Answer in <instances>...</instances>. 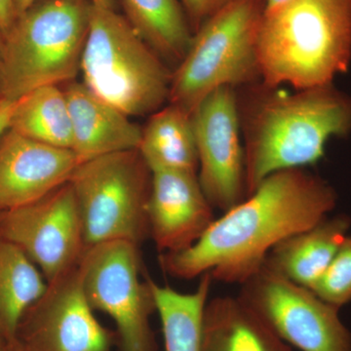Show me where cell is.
Segmentation results:
<instances>
[{"mask_svg":"<svg viewBox=\"0 0 351 351\" xmlns=\"http://www.w3.org/2000/svg\"><path fill=\"white\" fill-rule=\"evenodd\" d=\"M336 191L304 169L279 171L219 219L193 246L160 254L168 276L243 284L262 269L270 250L284 239L313 228L337 205Z\"/></svg>","mask_w":351,"mask_h":351,"instance_id":"1","label":"cell"},{"mask_svg":"<svg viewBox=\"0 0 351 351\" xmlns=\"http://www.w3.org/2000/svg\"><path fill=\"white\" fill-rule=\"evenodd\" d=\"M254 101L244 120L247 196L274 173L317 163L332 138L351 133V95L332 83Z\"/></svg>","mask_w":351,"mask_h":351,"instance_id":"2","label":"cell"},{"mask_svg":"<svg viewBox=\"0 0 351 351\" xmlns=\"http://www.w3.org/2000/svg\"><path fill=\"white\" fill-rule=\"evenodd\" d=\"M258 61L267 87L331 84L351 63V0H289L263 12Z\"/></svg>","mask_w":351,"mask_h":351,"instance_id":"3","label":"cell"},{"mask_svg":"<svg viewBox=\"0 0 351 351\" xmlns=\"http://www.w3.org/2000/svg\"><path fill=\"white\" fill-rule=\"evenodd\" d=\"M91 0H38L20 15L3 41L0 98L73 82L80 71Z\"/></svg>","mask_w":351,"mask_h":351,"instance_id":"4","label":"cell"},{"mask_svg":"<svg viewBox=\"0 0 351 351\" xmlns=\"http://www.w3.org/2000/svg\"><path fill=\"white\" fill-rule=\"evenodd\" d=\"M80 73L88 89L130 117L152 114L169 100L173 71L113 9L93 4Z\"/></svg>","mask_w":351,"mask_h":351,"instance_id":"5","label":"cell"},{"mask_svg":"<svg viewBox=\"0 0 351 351\" xmlns=\"http://www.w3.org/2000/svg\"><path fill=\"white\" fill-rule=\"evenodd\" d=\"M262 1L230 0L198 27L188 52L173 71L170 104L193 114L219 88H235L260 76Z\"/></svg>","mask_w":351,"mask_h":351,"instance_id":"6","label":"cell"},{"mask_svg":"<svg viewBox=\"0 0 351 351\" xmlns=\"http://www.w3.org/2000/svg\"><path fill=\"white\" fill-rule=\"evenodd\" d=\"M69 182L86 249L119 240L141 246L149 237L147 202L152 171L138 149L84 161Z\"/></svg>","mask_w":351,"mask_h":351,"instance_id":"7","label":"cell"},{"mask_svg":"<svg viewBox=\"0 0 351 351\" xmlns=\"http://www.w3.org/2000/svg\"><path fill=\"white\" fill-rule=\"evenodd\" d=\"M140 247L121 240L94 245L78 265L90 306L114 322L120 351H157L151 325L156 302L152 279L141 278Z\"/></svg>","mask_w":351,"mask_h":351,"instance_id":"8","label":"cell"},{"mask_svg":"<svg viewBox=\"0 0 351 351\" xmlns=\"http://www.w3.org/2000/svg\"><path fill=\"white\" fill-rule=\"evenodd\" d=\"M239 297L291 348L351 351V332L339 307L265 265L241 284Z\"/></svg>","mask_w":351,"mask_h":351,"instance_id":"9","label":"cell"},{"mask_svg":"<svg viewBox=\"0 0 351 351\" xmlns=\"http://www.w3.org/2000/svg\"><path fill=\"white\" fill-rule=\"evenodd\" d=\"M0 237L19 246L47 283L75 269L86 251L71 184L0 214Z\"/></svg>","mask_w":351,"mask_h":351,"instance_id":"10","label":"cell"},{"mask_svg":"<svg viewBox=\"0 0 351 351\" xmlns=\"http://www.w3.org/2000/svg\"><path fill=\"white\" fill-rule=\"evenodd\" d=\"M93 311L76 265L48 283L22 318L16 341L25 351H112V332Z\"/></svg>","mask_w":351,"mask_h":351,"instance_id":"11","label":"cell"},{"mask_svg":"<svg viewBox=\"0 0 351 351\" xmlns=\"http://www.w3.org/2000/svg\"><path fill=\"white\" fill-rule=\"evenodd\" d=\"M198 180L212 206L226 212L246 198L240 108L234 88L221 87L193 112Z\"/></svg>","mask_w":351,"mask_h":351,"instance_id":"12","label":"cell"},{"mask_svg":"<svg viewBox=\"0 0 351 351\" xmlns=\"http://www.w3.org/2000/svg\"><path fill=\"white\" fill-rule=\"evenodd\" d=\"M197 173L152 171L147 202L149 237L160 254L186 250L200 239L215 217Z\"/></svg>","mask_w":351,"mask_h":351,"instance_id":"13","label":"cell"},{"mask_svg":"<svg viewBox=\"0 0 351 351\" xmlns=\"http://www.w3.org/2000/svg\"><path fill=\"white\" fill-rule=\"evenodd\" d=\"M80 161L8 129L0 138V212L34 202L71 179Z\"/></svg>","mask_w":351,"mask_h":351,"instance_id":"14","label":"cell"},{"mask_svg":"<svg viewBox=\"0 0 351 351\" xmlns=\"http://www.w3.org/2000/svg\"><path fill=\"white\" fill-rule=\"evenodd\" d=\"M71 113V149L80 163L115 152L138 149L142 127L130 117L101 100L82 82L66 83L63 88Z\"/></svg>","mask_w":351,"mask_h":351,"instance_id":"15","label":"cell"},{"mask_svg":"<svg viewBox=\"0 0 351 351\" xmlns=\"http://www.w3.org/2000/svg\"><path fill=\"white\" fill-rule=\"evenodd\" d=\"M350 226L351 219L346 215L326 217L313 228L274 246L263 265L284 278L313 290L336 257Z\"/></svg>","mask_w":351,"mask_h":351,"instance_id":"16","label":"cell"},{"mask_svg":"<svg viewBox=\"0 0 351 351\" xmlns=\"http://www.w3.org/2000/svg\"><path fill=\"white\" fill-rule=\"evenodd\" d=\"M201 350L293 351L239 295H219L207 302Z\"/></svg>","mask_w":351,"mask_h":351,"instance_id":"17","label":"cell"},{"mask_svg":"<svg viewBox=\"0 0 351 351\" xmlns=\"http://www.w3.org/2000/svg\"><path fill=\"white\" fill-rule=\"evenodd\" d=\"M151 171L198 173V154L191 113L169 104L151 114L138 149Z\"/></svg>","mask_w":351,"mask_h":351,"instance_id":"18","label":"cell"},{"mask_svg":"<svg viewBox=\"0 0 351 351\" xmlns=\"http://www.w3.org/2000/svg\"><path fill=\"white\" fill-rule=\"evenodd\" d=\"M47 285L27 254L0 237V335L7 343L16 341L22 318Z\"/></svg>","mask_w":351,"mask_h":351,"instance_id":"19","label":"cell"},{"mask_svg":"<svg viewBox=\"0 0 351 351\" xmlns=\"http://www.w3.org/2000/svg\"><path fill=\"white\" fill-rule=\"evenodd\" d=\"M126 19L166 64L177 66L193 34L179 0H121Z\"/></svg>","mask_w":351,"mask_h":351,"instance_id":"20","label":"cell"},{"mask_svg":"<svg viewBox=\"0 0 351 351\" xmlns=\"http://www.w3.org/2000/svg\"><path fill=\"white\" fill-rule=\"evenodd\" d=\"M195 292L181 293L154 282L152 290L160 319L165 351H202V322L213 279L200 276Z\"/></svg>","mask_w":351,"mask_h":351,"instance_id":"21","label":"cell"},{"mask_svg":"<svg viewBox=\"0 0 351 351\" xmlns=\"http://www.w3.org/2000/svg\"><path fill=\"white\" fill-rule=\"evenodd\" d=\"M9 129L43 144L71 149V113L63 88L48 85L16 101Z\"/></svg>","mask_w":351,"mask_h":351,"instance_id":"22","label":"cell"},{"mask_svg":"<svg viewBox=\"0 0 351 351\" xmlns=\"http://www.w3.org/2000/svg\"><path fill=\"white\" fill-rule=\"evenodd\" d=\"M313 291L321 299L339 308L351 302V237H346Z\"/></svg>","mask_w":351,"mask_h":351,"instance_id":"23","label":"cell"},{"mask_svg":"<svg viewBox=\"0 0 351 351\" xmlns=\"http://www.w3.org/2000/svg\"><path fill=\"white\" fill-rule=\"evenodd\" d=\"M230 0H182L191 24L196 29Z\"/></svg>","mask_w":351,"mask_h":351,"instance_id":"24","label":"cell"},{"mask_svg":"<svg viewBox=\"0 0 351 351\" xmlns=\"http://www.w3.org/2000/svg\"><path fill=\"white\" fill-rule=\"evenodd\" d=\"M15 8L13 0H0V34L5 38L16 22Z\"/></svg>","mask_w":351,"mask_h":351,"instance_id":"25","label":"cell"},{"mask_svg":"<svg viewBox=\"0 0 351 351\" xmlns=\"http://www.w3.org/2000/svg\"><path fill=\"white\" fill-rule=\"evenodd\" d=\"M38 0H13L14 8H15L16 16L17 18L27 9L31 8ZM92 3L96 6L105 7V8L113 9L117 10L119 0H91Z\"/></svg>","mask_w":351,"mask_h":351,"instance_id":"26","label":"cell"},{"mask_svg":"<svg viewBox=\"0 0 351 351\" xmlns=\"http://www.w3.org/2000/svg\"><path fill=\"white\" fill-rule=\"evenodd\" d=\"M16 101L0 98V138L9 129Z\"/></svg>","mask_w":351,"mask_h":351,"instance_id":"27","label":"cell"},{"mask_svg":"<svg viewBox=\"0 0 351 351\" xmlns=\"http://www.w3.org/2000/svg\"><path fill=\"white\" fill-rule=\"evenodd\" d=\"M289 0H263L265 3V10L263 12H270V11L274 10V9L278 8L279 6L286 3Z\"/></svg>","mask_w":351,"mask_h":351,"instance_id":"28","label":"cell"},{"mask_svg":"<svg viewBox=\"0 0 351 351\" xmlns=\"http://www.w3.org/2000/svg\"><path fill=\"white\" fill-rule=\"evenodd\" d=\"M3 351H25L22 346L18 343L17 341H14L12 343H7L6 348H4Z\"/></svg>","mask_w":351,"mask_h":351,"instance_id":"29","label":"cell"},{"mask_svg":"<svg viewBox=\"0 0 351 351\" xmlns=\"http://www.w3.org/2000/svg\"><path fill=\"white\" fill-rule=\"evenodd\" d=\"M7 343H7L5 339H4L3 337H2L1 335H0V351L4 350V348H6Z\"/></svg>","mask_w":351,"mask_h":351,"instance_id":"30","label":"cell"},{"mask_svg":"<svg viewBox=\"0 0 351 351\" xmlns=\"http://www.w3.org/2000/svg\"><path fill=\"white\" fill-rule=\"evenodd\" d=\"M3 36H2L1 34H0V64H1L2 50H3Z\"/></svg>","mask_w":351,"mask_h":351,"instance_id":"31","label":"cell"},{"mask_svg":"<svg viewBox=\"0 0 351 351\" xmlns=\"http://www.w3.org/2000/svg\"><path fill=\"white\" fill-rule=\"evenodd\" d=\"M0 214H1V212H0Z\"/></svg>","mask_w":351,"mask_h":351,"instance_id":"32","label":"cell"},{"mask_svg":"<svg viewBox=\"0 0 351 351\" xmlns=\"http://www.w3.org/2000/svg\"><path fill=\"white\" fill-rule=\"evenodd\" d=\"M263 4H265V3H263Z\"/></svg>","mask_w":351,"mask_h":351,"instance_id":"33","label":"cell"}]
</instances>
